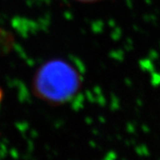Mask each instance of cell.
<instances>
[{
	"label": "cell",
	"mask_w": 160,
	"mask_h": 160,
	"mask_svg": "<svg viewBox=\"0 0 160 160\" xmlns=\"http://www.w3.org/2000/svg\"><path fill=\"white\" fill-rule=\"evenodd\" d=\"M78 2H81V3H95V2H98V1H101V0H77Z\"/></svg>",
	"instance_id": "7a4b0ae2"
},
{
	"label": "cell",
	"mask_w": 160,
	"mask_h": 160,
	"mask_svg": "<svg viewBox=\"0 0 160 160\" xmlns=\"http://www.w3.org/2000/svg\"><path fill=\"white\" fill-rule=\"evenodd\" d=\"M81 84L78 72L62 60L46 62L38 71L35 79L37 94L51 103L68 102L78 92Z\"/></svg>",
	"instance_id": "6da1fadb"
}]
</instances>
